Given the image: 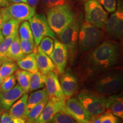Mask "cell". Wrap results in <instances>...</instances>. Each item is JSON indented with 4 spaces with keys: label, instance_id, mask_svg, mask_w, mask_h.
<instances>
[{
    "label": "cell",
    "instance_id": "obj_1",
    "mask_svg": "<svg viewBox=\"0 0 123 123\" xmlns=\"http://www.w3.org/2000/svg\"><path fill=\"white\" fill-rule=\"evenodd\" d=\"M120 57V46L115 41L105 40L92 50L84 59L87 74L97 75L110 70Z\"/></svg>",
    "mask_w": 123,
    "mask_h": 123
},
{
    "label": "cell",
    "instance_id": "obj_2",
    "mask_svg": "<svg viewBox=\"0 0 123 123\" xmlns=\"http://www.w3.org/2000/svg\"><path fill=\"white\" fill-rule=\"evenodd\" d=\"M75 18V13L70 4L48 9L47 11V23L50 29L59 35Z\"/></svg>",
    "mask_w": 123,
    "mask_h": 123
},
{
    "label": "cell",
    "instance_id": "obj_3",
    "mask_svg": "<svg viewBox=\"0 0 123 123\" xmlns=\"http://www.w3.org/2000/svg\"><path fill=\"white\" fill-rule=\"evenodd\" d=\"M104 32L90 23L81 24L78 35V47L83 53H88L99 45L103 41Z\"/></svg>",
    "mask_w": 123,
    "mask_h": 123
},
{
    "label": "cell",
    "instance_id": "obj_4",
    "mask_svg": "<svg viewBox=\"0 0 123 123\" xmlns=\"http://www.w3.org/2000/svg\"><path fill=\"white\" fill-rule=\"evenodd\" d=\"M123 87V75L120 71H106L95 81L93 90L104 96L116 94Z\"/></svg>",
    "mask_w": 123,
    "mask_h": 123
},
{
    "label": "cell",
    "instance_id": "obj_5",
    "mask_svg": "<svg viewBox=\"0 0 123 123\" xmlns=\"http://www.w3.org/2000/svg\"><path fill=\"white\" fill-rule=\"evenodd\" d=\"M107 96L94 90H82L78 93L77 99L91 117L101 115L105 111Z\"/></svg>",
    "mask_w": 123,
    "mask_h": 123
},
{
    "label": "cell",
    "instance_id": "obj_6",
    "mask_svg": "<svg viewBox=\"0 0 123 123\" xmlns=\"http://www.w3.org/2000/svg\"><path fill=\"white\" fill-rule=\"evenodd\" d=\"M85 21L101 30H104L108 14L96 0H90L84 4Z\"/></svg>",
    "mask_w": 123,
    "mask_h": 123
},
{
    "label": "cell",
    "instance_id": "obj_7",
    "mask_svg": "<svg viewBox=\"0 0 123 123\" xmlns=\"http://www.w3.org/2000/svg\"><path fill=\"white\" fill-rule=\"evenodd\" d=\"M35 7H32L25 2L13 3L7 7L0 9L4 23L9 19H14L21 23L27 21L35 14Z\"/></svg>",
    "mask_w": 123,
    "mask_h": 123
},
{
    "label": "cell",
    "instance_id": "obj_8",
    "mask_svg": "<svg viewBox=\"0 0 123 123\" xmlns=\"http://www.w3.org/2000/svg\"><path fill=\"white\" fill-rule=\"evenodd\" d=\"M81 15H80L78 18L75 17L73 21L58 35L59 41L63 43L68 49L70 56H73L76 48L78 35L81 25Z\"/></svg>",
    "mask_w": 123,
    "mask_h": 123
},
{
    "label": "cell",
    "instance_id": "obj_9",
    "mask_svg": "<svg viewBox=\"0 0 123 123\" xmlns=\"http://www.w3.org/2000/svg\"><path fill=\"white\" fill-rule=\"evenodd\" d=\"M30 28L33 33L34 41L37 46L44 37H50L55 39V34L50 29L44 14H35L29 19Z\"/></svg>",
    "mask_w": 123,
    "mask_h": 123
},
{
    "label": "cell",
    "instance_id": "obj_10",
    "mask_svg": "<svg viewBox=\"0 0 123 123\" xmlns=\"http://www.w3.org/2000/svg\"><path fill=\"white\" fill-rule=\"evenodd\" d=\"M106 33L111 38L121 39L123 34V10L122 5L118 4L117 10L111 15L105 26Z\"/></svg>",
    "mask_w": 123,
    "mask_h": 123
},
{
    "label": "cell",
    "instance_id": "obj_11",
    "mask_svg": "<svg viewBox=\"0 0 123 123\" xmlns=\"http://www.w3.org/2000/svg\"><path fill=\"white\" fill-rule=\"evenodd\" d=\"M54 49L49 57L53 61L55 68L61 75L63 74L68 58V49L59 40L55 39Z\"/></svg>",
    "mask_w": 123,
    "mask_h": 123
},
{
    "label": "cell",
    "instance_id": "obj_12",
    "mask_svg": "<svg viewBox=\"0 0 123 123\" xmlns=\"http://www.w3.org/2000/svg\"><path fill=\"white\" fill-rule=\"evenodd\" d=\"M66 99L49 98L36 123H48L55 114L64 112Z\"/></svg>",
    "mask_w": 123,
    "mask_h": 123
},
{
    "label": "cell",
    "instance_id": "obj_13",
    "mask_svg": "<svg viewBox=\"0 0 123 123\" xmlns=\"http://www.w3.org/2000/svg\"><path fill=\"white\" fill-rule=\"evenodd\" d=\"M64 113L70 115L75 120H89L91 116L77 98L66 100Z\"/></svg>",
    "mask_w": 123,
    "mask_h": 123
},
{
    "label": "cell",
    "instance_id": "obj_14",
    "mask_svg": "<svg viewBox=\"0 0 123 123\" xmlns=\"http://www.w3.org/2000/svg\"><path fill=\"white\" fill-rule=\"evenodd\" d=\"M42 75L49 98L66 99L62 91L58 75L53 71Z\"/></svg>",
    "mask_w": 123,
    "mask_h": 123
},
{
    "label": "cell",
    "instance_id": "obj_15",
    "mask_svg": "<svg viewBox=\"0 0 123 123\" xmlns=\"http://www.w3.org/2000/svg\"><path fill=\"white\" fill-rule=\"evenodd\" d=\"M25 93L19 84H15L13 88L6 91H0V109L7 111L16 101Z\"/></svg>",
    "mask_w": 123,
    "mask_h": 123
},
{
    "label": "cell",
    "instance_id": "obj_16",
    "mask_svg": "<svg viewBox=\"0 0 123 123\" xmlns=\"http://www.w3.org/2000/svg\"><path fill=\"white\" fill-rule=\"evenodd\" d=\"M33 53L35 55L38 71L42 74H47L55 70V66L53 61L41 50L39 46H35Z\"/></svg>",
    "mask_w": 123,
    "mask_h": 123
},
{
    "label": "cell",
    "instance_id": "obj_17",
    "mask_svg": "<svg viewBox=\"0 0 123 123\" xmlns=\"http://www.w3.org/2000/svg\"><path fill=\"white\" fill-rule=\"evenodd\" d=\"M59 82L66 100L71 98L76 93L79 87L76 78L69 73L62 74Z\"/></svg>",
    "mask_w": 123,
    "mask_h": 123
},
{
    "label": "cell",
    "instance_id": "obj_18",
    "mask_svg": "<svg viewBox=\"0 0 123 123\" xmlns=\"http://www.w3.org/2000/svg\"><path fill=\"white\" fill-rule=\"evenodd\" d=\"M106 109L117 117L123 119V98L121 93L107 96Z\"/></svg>",
    "mask_w": 123,
    "mask_h": 123
},
{
    "label": "cell",
    "instance_id": "obj_19",
    "mask_svg": "<svg viewBox=\"0 0 123 123\" xmlns=\"http://www.w3.org/2000/svg\"><path fill=\"white\" fill-rule=\"evenodd\" d=\"M27 93H24L10 107L9 113L12 117H21L26 120L27 116L26 115V111L27 104Z\"/></svg>",
    "mask_w": 123,
    "mask_h": 123
},
{
    "label": "cell",
    "instance_id": "obj_20",
    "mask_svg": "<svg viewBox=\"0 0 123 123\" xmlns=\"http://www.w3.org/2000/svg\"><path fill=\"white\" fill-rule=\"evenodd\" d=\"M49 96L46 88L31 93L27 98V104L26 115L27 117L31 109L44 100L48 99Z\"/></svg>",
    "mask_w": 123,
    "mask_h": 123
},
{
    "label": "cell",
    "instance_id": "obj_21",
    "mask_svg": "<svg viewBox=\"0 0 123 123\" xmlns=\"http://www.w3.org/2000/svg\"><path fill=\"white\" fill-rule=\"evenodd\" d=\"M17 64L20 68L30 73H35L38 71L34 53L26 55L18 60L17 62Z\"/></svg>",
    "mask_w": 123,
    "mask_h": 123
},
{
    "label": "cell",
    "instance_id": "obj_22",
    "mask_svg": "<svg viewBox=\"0 0 123 123\" xmlns=\"http://www.w3.org/2000/svg\"><path fill=\"white\" fill-rule=\"evenodd\" d=\"M24 56L25 55L23 54L21 48L20 38L18 33L7 50L6 59L14 62H17Z\"/></svg>",
    "mask_w": 123,
    "mask_h": 123
},
{
    "label": "cell",
    "instance_id": "obj_23",
    "mask_svg": "<svg viewBox=\"0 0 123 123\" xmlns=\"http://www.w3.org/2000/svg\"><path fill=\"white\" fill-rule=\"evenodd\" d=\"M18 69V66L15 62L6 59L0 65V76L4 80L6 78L14 74Z\"/></svg>",
    "mask_w": 123,
    "mask_h": 123
},
{
    "label": "cell",
    "instance_id": "obj_24",
    "mask_svg": "<svg viewBox=\"0 0 123 123\" xmlns=\"http://www.w3.org/2000/svg\"><path fill=\"white\" fill-rule=\"evenodd\" d=\"M15 76L18 81V84L22 87L25 93L29 92V85L31 77V73L22 70H18L15 72Z\"/></svg>",
    "mask_w": 123,
    "mask_h": 123
},
{
    "label": "cell",
    "instance_id": "obj_25",
    "mask_svg": "<svg viewBox=\"0 0 123 123\" xmlns=\"http://www.w3.org/2000/svg\"><path fill=\"white\" fill-rule=\"evenodd\" d=\"M20 22L17 20L11 19L5 22L1 28V31L3 36L6 37L13 33L18 31Z\"/></svg>",
    "mask_w": 123,
    "mask_h": 123
},
{
    "label": "cell",
    "instance_id": "obj_26",
    "mask_svg": "<svg viewBox=\"0 0 123 123\" xmlns=\"http://www.w3.org/2000/svg\"><path fill=\"white\" fill-rule=\"evenodd\" d=\"M44 83L43 75L39 71L35 73H31L29 85V92H33L38 89L44 88Z\"/></svg>",
    "mask_w": 123,
    "mask_h": 123
},
{
    "label": "cell",
    "instance_id": "obj_27",
    "mask_svg": "<svg viewBox=\"0 0 123 123\" xmlns=\"http://www.w3.org/2000/svg\"><path fill=\"white\" fill-rule=\"evenodd\" d=\"M18 33V31L13 34L5 37L2 42L0 43V63H2L3 61L6 59L7 50Z\"/></svg>",
    "mask_w": 123,
    "mask_h": 123
},
{
    "label": "cell",
    "instance_id": "obj_28",
    "mask_svg": "<svg viewBox=\"0 0 123 123\" xmlns=\"http://www.w3.org/2000/svg\"><path fill=\"white\" fill-rule=\"evenodd\" d=\"M48 100L49 99L44 100L31 109L27 115L26 119L27 122L29 123H36L37 119L41 115L42 110H43Z\"/></svg>",
    "mask_w": 123,
    "mask_h": 123
},
{
    "label": "cell",
    "instance_id": "obj_29",
    "mask_svg": "<svg viewBox=\"0 0 123 123\" xmlns=\"http://www.w3.org/2000/svg\"><path fill=\"white\" fill-rule=\"evenodd\" d=\"M18 35L20 39L29 40L34 42L33 35L29 21H25L22 22L18 29Z\"/></svg>",
    "mask_w": 123,
    "mask_h": 123
},
{
    "label": "cell",
    "instance_id": "obj_30",
    "mask_svg": "<svg viewBox=\"0 0 123 123\" xmlns=\"http://www.w3.org/2000/svg\"><path fill=\"white\" fill-rule=\"evenodd\" d=\"M38 46L46 55L50 56L53 52L54 42L52 38L50 37H44L41 40Z\"/></svg>",
    "mask_w": 123,
    "mask_h": 123
},
{
    "label": "cell",
    "instance_id": "obj_31",
    "mask_svg": "<svg viewBox=\"0 0 123 123\" xmlns=\"http://www.w3.org/2000/svg\"><path fill=\"white\" fill-rule=\"evenodd\" d=\"M48 123H77L76 121L64 112H59L55 114Z\"/></svg>",
    "mask_w": 123,
    "mask_h": 123
},
{
    "label": "cell",
    "instance_id": "obj_32",
    "mask_svg": "<svg viewBox=\"0 0 123 123\" xmlns=\"http://www.w3.org/2000/svg\"><path fill=\"white\" fill-rule=\"evenodd\" d=\"M16 84V78L14 75H12L4 79L0 85V91L4 92L10 90Z\"/></svg>",
    "mask_w": 123,
    "mask_h": 123
},
{
    "label": "cell",
    "instance_id": "obj_33",
    "mask_svg": "<svg viewBox=\"0 0 123 123\" xmlns=\"http://www.w3.org/2000/svg\"><path fill=\"white\" fill-rule=\"evenodd\" d=\"M20 45L22 51L24 55H27L29 54L33 53L36 45L34 42L20 39Z\"/></svg>",
    "mask_w": 123,
    "mask_h": 123
},
{
    "label": "cell",
    "instance_id": "obj_34",
    "mask_svg": "<svg viewBox=\"0 0 123 123\" xmlns=\"http://www.w3.org/2000/svg\"><path fill=\"white\" fill-rule=\"evenodd\" d=\"M106 11L109 13H113L117 8L116 0H96Z\"/></svg>",
    "mask_w": 123,
    "mask_h": 123
},
{
    "label": "cell",
    "instance_id": "obj_35",
    "mask_svg": "<svg viewBox=\"0 0 123 123\" xmlns=\"http://www.w3.org/2000/svg\"><path fill=\"white\" fill-rule=\"evenodd\" d=\"M73 0H42L43 4L47 9L56 6L70 4Z\"/></svg>",
    "mask_w": 123,
    "mask_h": 123
},
{
    "label": "cell",
    "instance_id": "obj_36",
    "mask_svg": "<svg viewBox=\"0 0 123 123\" xmlns=\"http://www.w3.org/2000/svg\"><path fill=\"white\" fill-rule=\"evenodd\" d=\"M101 123H119V120L116 116L108 111L101 114Z\"/></svg>",
    "mask_w": 123,
    "mask_h": 123
},
{
    "label": "cell",
    "instance_id": "obj_37",
    "mask_svg": "<svg viewBox=\"0 0 123 123\" xmlns=\"http://www.w3.org/2000/svg\"><path fill=\"white\" fill-rule=\"evenodd\" d=\"M12 120V116L9 112H4L0 118V123H9Z\"/></svg>",
    "mask_w": 123,
    "mask_h": 123
},
{
    "label": "cell",
    "instance_id": "obj_38",
    "mask_svg": "<svg viewBox=\"0 0 123 123\" xmlns=\"http://www.w3.org/2000/svg\"><path fill=\"white\" fill-rule=\"evenodd\" d=\"M101 115H95L91 117L90 123H101Z\"/></svg>",
    "mask_w": 123,
    "mask_h": 123
},
{
    "label": "cell",
    "instance_id": "obj_39",
    "mask_svg": "<svg viewBox=\"0 0 123 123\" xmlns=\"http://www.w3.org/2000/svg\"><path fill=\"white\" fill-rule=\"evenodd\" d=\"M39 0H27V4H28L31 6L35 7L37 6Z\"/></svg>",
    "mask_w": 123,
    "mask_h": 123
},
{
    "label": "cell",
    "instance_id": "obj_40",
    "mask_svg": "<svg viewBox=\"0 0 123 123\" xmlns=\"http://www.w3.org/2000/svg\"><path fill=\"white\" fill-rule=\"evenodd\" d=\"M14 123H25L26 119L21 117H12Z\"/></svg>",
    "mask_w": 123,
    "mask_h": 123
},
{
    "label": "cell",
    "instance_id": "obj_41",
    "mask_svg": "<svg viewBox=\"0 0 123 123\" xmlns=\"http://www.w3.org/2000/svg\"><path fill=\"white\" fill-rule=\"evenodd\" d=\"M10 4L9 0H0V8L7 7Z\"/></svg>",
    "mask_w": 123,
    "mask_h": 123
},
{
    "label": "cell",
    "instance_id": "obj_42",
    "mask_svg": "<svg viewBox=\"0 0 123 123\" xmlns=\"http://www.w3.org/2000/svg\"><path fill=\"white\" fill-rule=\"evenodd\" d=\"M9 2L10 3H19V2H25L27 3V0H9Z\"/></svg>",
    "mask_w": 123,
    "mask_h": 123
},
{
    "label": "cell",
    "instance_id": "obj_43",
    "mask_svg": "<svg viewBox=\"0 0 123 123\" xmlns=\"http://www.w3.org/2000/svg\"><path fill=\"white\" fill-rule=\"evenodd\" d=\"M4 24V19H3V17L1 13V10H0V30L2 28V26Z\"/></svg>",
    "mask_w": 123,
    "mask_h": 123
},
{
    "label": "cell",
    "instance_id": "obj_44",
    "mask_svg": "<svg viewBox=\"0 0 123 123\" xmlns=\"http://www.w3.org/2000/svg\"><path fill=\"white\" fill-rule=\"evenodd\" d=\"M89 120H75L77 123H90Z\"/></svg>",
    "mask_w": 123,
    "mask_h": 123
},
{
    "label": "cell",
    "instance_id": "obj_45",
    "mask_svg": "<svg viewBox=\"0 0 123 123\" xmlns=\"http://www.w3.org/2000/svg\"><path fill=\"white\" fill-rule=\"evenodd\" d=\"M4 37L3 36L2 31H1V30H0V43L2 42V40L4 39Z\"/></svg>",
    "mask_w": 123,
    "mask_h": 123
},
{
    "label": "cell",
    "instance_id": "obj_46",
    "mask_svg": "<svg viewBox=\"0 0 123 123\" xmlns=\"http://www.w3.org/2000/svg\"><path fill=\"white\" fill-rule=\"evenodd\" d=\"M1 63H0V65H1ZM2 81H3V80H2V78H1V76H0V85H1V83H2Z\"/></svg>",
    "mask_w": 123,
    "mask_h": 123
},
{
    "label": "cell",
    "instance_id": "obj_47",
    "mask_svg": "<svg viewBox=\"0 0 123 123\" xmlns=\"http://www.w3.org/2000/svg\"><path fill=\"white\" fill-rule=\"evenodd\" d=\"M2 111L1 109H0V118H1V115H2Z\"/></svg>",
    "mask_w": 123,
    "mask_h": 123
},
{
    "label": "cell",
    "instance_id": "obj_48",
    "mask_svg": "<svg viewBox=\"0 0 123 123\" xmlns=\"http://www.w3.org/2000/svg\"><path fill=\"white\" fill-rule=\"evenodd\" d=\"M80 1H83V2H87V1H90V0H80Z\"/></svg>",
    "mask_w": 123,
    "mask_h": 123
},
{
    "label": "cell",
    "instance_id": "obj_49",
    "mask_svg": "<svg viewBox=\"0 0 123 123\" xmlns=\"http://www.w3.org/2000/svg\"><path fill=\"white\" fill-rule=\"evenodd\" d=\"M28 123V122H27V123Z\"/></svg>",
    "mask_w": 123,
    "mask_h": 123
}]
</instances>
